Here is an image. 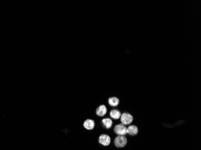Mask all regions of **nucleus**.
Listing matches in <instances>:
<instances>
[{"instance_id": "nucleus-1", "label": "nucleus", "mask_w": 201, "mask_h": 150, "mask_svg": "<svg viewBox=\"0 0 201 150\" xmlns=\"http://www.w3.org/2000/svg\"><path fill=\"white\" fill-rule=\"evenodd\" d=\"M127 142L128 140L126 136L123 135H117L113 141L115 146L118 148H124L126 145Z\"/></svg>"}, {"instance_id": "nucleus-2", "label": "nucleus", "mask_w": 201, "mask_h": 150, "mask_svg": "<svg viewBox=\"0 0 201 150\" xmlns=\"http://www.w3.org/2000/svg\"><path fill=\"white\" fill-rule=\"evenodd\" d=\"M120 119V123L125 126L130 125L134 121L133 116L128 112H123V114H122Z\"/></svg>"}, {"instance_id": "nucleus-3", "label": "nucleus", "mask_w": 201, "mask_h": 150, "mask_svg": "<svg viewBox=\"0 0 201 150\" xmlns=\"http://www.w3.org/2000/svg\"><path fill=\"white\" fill-rule=\"evenodd\" d=\"M113 131L116 135L126 136L127 135V127L122 123L115 125L113 128Z\"/></svg>"}, {"instance_id": "nucleus-4", "label": "nucleus", "mask_w": 201, "mask_h": 150, "mask_svg": "<svg viewBox=\"0 0 201 150\" xmlns=\"http://www.w3.org/2000/svg\"><path fill=\"white\" fill-rule=\"evenodd\" d=\"M112 139L109 135L107 134H101L98 138V143L104 146H107L111 143Z\"/></svg>"}, {"instance_id": "nucleus-5", "label": "nucleus", "mask_w": 201, "mask_h": 150, "mask_svg": "<svg viewBox=\"0 0 201 150\" xmlns=\"http://www.w3.org/2000/svg\"><path fill=\"white\" fill-rule=\"evenodd\" d=\"M107 112L108 109L106 106L104 104H101L95 110L96 115L99 117H104Z\"/></svg>"}, {"instance_id": "nucleus-6", "label": "nucleus", "mask_w": 201, "mask_h": 150, "mask_svg": "<svg viewBox=\"0 0 201 150\" xmlns=\"http://www.w3.org/2000/svg\"><path fill=\"white\" fill-rule=\"evenodd\" d=\"M139 128L136 125H129L127 127V135L130 136H134L138 135Z\"/></svg>"}, {"instance_id": "nucleus-7", "label": "nucleus", "mask_w": 201, "mask_h": 150, "mask_svg": "<svg viewBox=\"0 0 201 150\" xmlns=\"http://www.w3.org/2000/svg\"><path fill=\"white\" fill-rule=\"evenodd\" d=\"M121 115H122L121 112L119 110L116 109L115 108L112 109L109 112V116L110 117H111L110 118H112L114 120H119L121 117Z\"/></svg>"}, {"instance_id": "nucleus-8", "label": "nucleus", "mask_w": 201, "mask_h": 150, "mask_svg": "<svg viewBox=\"0 0 201 150\" xmlns=\"http://www.w3.org/2000/svg\"><path fill=\"white\" fill-rule=\"evenodd\" d=\"M83 127L87 130H92L95 126V123L93 120L87 119L83 123Z\"/></svg>"}, {"instance_id": "nucleus-9", "label": "nucleus", "mask_w": 201, "mask_h": 150, "mask_svg": "<svg viewBox=\"0 0 201 150\" xmlns=\"http://www.w3.org/2000/svg\"><path fill=\"white\" fill-rule=\"evenodd\" d=\"M108 104L109 106L112 108H115L119 106L120 103V99H118L117 97H110L108 99Z\"/></svg>"}, {"instance_id": "nucleus-10", "label": "nucleus", "mask_w": 201, "mask_h": 150, "mask_svg": "<svg viewBox=\"0 0 201 150\" xmlns=\"http://www.w3.org/2000/svg\"><path fill=\"white\" fill-rule=\"evenodd\" d=\"M101 123L103 126L106 129H110L113 127V121L110 118H104L101 120Z\"/></svg>"}]
</instances>
